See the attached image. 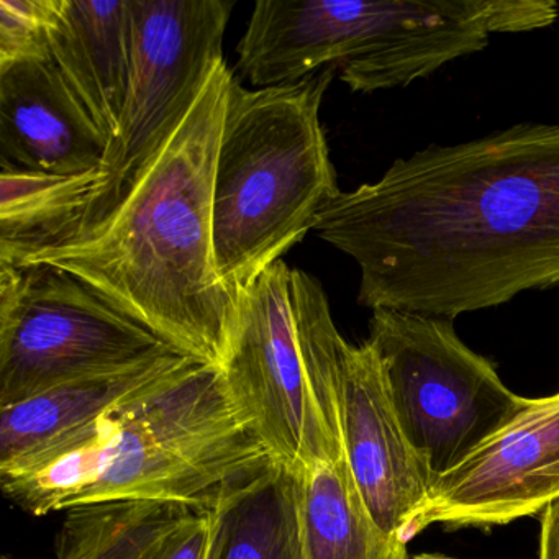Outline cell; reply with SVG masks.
Segmentation results:
<instances>
[{
	"label": "cell",
	"instance_id": "1",
	"mask_svg": "<svg viewBox=\"0 0 559 559\" xmlns=\"http://www.w3.org/2000/svg\"><path fill=\"white\" fill-rule=\"evenodd\" d=\"M313 230L359 267L372 310L456 319L559 284V122L399 158Z\"/></svg>",
	"mask_w": 559,
	"mask_h": 559
},
{
	"label": "cell",
	"instance_id": "2",
	"mask_svg": "<svg viewBox=\"0 0 559 559\" xmlns=\"http://www.w3.org/2000/svg\"><path fill=\"white\" fill-rule=\"evenodd\" d=\"M231 80L222 61L96 230L21 264L71 274L166 345L218 368L230 356L238 322V293L218 273L212 224Z\"/></svg>",
	"mask_w": 559,
	"mask_h": 559
},
{
	"label": "cell",
	"instance_id": "3",
	"mask_svg": "<svg viewBox=\"0 0 559 559\" xmlns=\"http://www.w3.org/2000/svg\"><path fill=\"white\" fill-rule=\"evenodd\" d=\"M270 457L224 369L195 359L2 471L0 484L15 506L37 516L106 500L212 503L225 484Z\"/></svg>",
	"mask_w": 559,
	"mask_h": 559
},
{
	"label": "cell",
	"instance_id": "4",
	"mask_svg": "<svg viewBox=\"0 0 559 559\" xmlns=\"http://www.w3.org/2000/svg\"><path fill=\"white\" fill-rule=\"evenodd\" d=\"M335 71L257 91L231 80L212 224L218 273L235 293L300 243L340 192L320 123Z\"/></svg>",
	"mask_w": 559,
	"mask_h": 559
},
{
	"label": "cell",
	"instance_id": "5",
	"mask_svg": "<svg viewBox=\"0 0 559 559\" xmlns=\"http://www.w3.org/2000/svg\"><path fill=\"white\" fill-rule=\"evenodd\" d=\"M340 335L319 281L284 261L238 290L224 374L274 460L306 471L345 457Z\"/></svg>",
	"mask_w": 559,
	"mask_h": 559
},
{
	"label": "cell",
	"instance_id": "6",
	"mask_svg": "<svg viewBox=\"0 0 559 559\" xmlns=\"http://www.w3.org/2000/svg\"><path fill=\"white\" fill-rule=\"evenodd\" d=\"M447 48L428 0H261L238 44L237 68L258 90L340 70L353 93L431 76Z\"/></svg>",
	"mask_w": 559,
	"mask_h": 559
},
{
	"label": "cell",
	"instance_id": "7",
	"mask_svg": "<svg viewBox=\"0 0 559 559\" xmlns=\"http://www.w3.org/2000/svg\"><path fill=\"white\" fill-rule=\"evenodd\" d=\"M368 342L378 353L402 430L433 483L525 405L492 362L457 336L451 320L372 310Z\"/></svg>",
	"mask_w": 559,
	"mask_h": 559
},
{
	"label": "cell",
	"instance_id": "8",
	"mask_svg": "<svg viewBox=\"0 0 559 559\" xmlns=\"http://www.w3.org/2000/svg\"><path fill=\"white\" fill-rule=\"evenodd\" d=\"M178 352L47 264H0V407Z\"/></svg>",
	"mask_w": 559,
	"mask_h": 559
},
{
	"label": "cell",
	"instance_id": "9",
	"mask_svg": "<svg viewBox=\"0 0 559 559\" xmlns=\"http://www.w3.org/2000/svg\"><path fill=\"white\" fill-rule=\"evenodd\" d=\"M234 8L227 0H132L129 93L99 186L74 240L110 217L140 171L188 116L215 68L225 61L224 35Z\"/></svg>",
	"mask_w": 559,
	"mask_h": 559
},
{
	"label": "cell",
	"instance_id": "10",
	"mask_svg": "<svg viewBox=\"0 0 559 559\" xmlns=\"http://www.w3.org/2000/svg\"><path fill=\"white\" fill-rule=\"evenodd\" d=\"M558 497L559 394L526 399L506 427L435 483L412 536L433 523L506 525Z\"/></svg>",
	"mask_w": 559,
	"mask_h": 559
},
{
	"label": "cell",
	"instance_id": "11",
	"mask_svg": "<svg viewBox=\"0 0 559 559\" xmlns=\"http://www.w3.org/2000/svg\"><path fill=\"white\" fill-rule=\"evenodd\" d=\"M342 414L343 450L369 513L385 533L408 542L435 483L402 430L368 340L346 345Z\"/></svg>",
	"mask_w": 559,
	"mask_h": 559
},
{
	"label": "cell",
	"instance_id": "12",
	"mask_svg": "<svg viewBox=\"0 0 559 559\" xmlns=\"http://www.w3.org/2000/svg\"><path fill=\"white\" fill-rule=\"evenodd\" d=\"M109 140L53 61L0 68V163L45 175L100 171Z\"/></svg>",
	"mask_w": 559,
	"mask_h": 559
},
{
	"label": "cell",
	"instance_id": "13",
	"mask_svg": "<svg viewBox=\"0 0 559 559\" xmlns=\"http://www.w3.org/2000/svg\"><path fill=\"white\" fill-rule=\"evenodd\" d=\"M212 503L126 499L73 507L55 538L57 559H214Z\"/></svg>",
	"mask_w": 559,
	"mask_h": 559
},
{
	"label": "cell",
	"instance_id": "14",
	"mask_svg": "<svg viewBox=\"0 0 559 559\" xmlns=\"http://www.w3.org/2000/svg\"><path fill=\"white\" fill-rule=\"evenodd\" d=\"M192 361L195 358L181 352L163 353L127 368L64 382L21 404L0 407V473L27 463Z\"/></svg>",
	"mask_w": 559,
	"mask_h": 559
},
{
	"label": "cell",
	"instance_id": "15",
	"mask_svg": "<svg viewBox=\"0 0 559 559\" xmlns=\"http://www.w3.org/2000/svg\"><path fill=\"white\" fill-rule=\"evenodd\" d=\"M51 60L110 145L132 78V0H63Z\"/></svg>",
	"mask_w": 559,
	"mask_h": 559
},
{
	"label": "cell",
	"instance_id": "16",
	"mask_svg": "<svg viewBox=\"0 0 559 559\" xmlns=\"http://www.w3.org/2000/svg\"><path fill=\"white\" fill-rule=\"evenodd\" d=\"M212 509L214 559H309L302 471L270 457L225 484Z\"/></svg>",
	"mask_w": 559,
	"mask_h": 559
},
{
	"label": "cell",
	"instance_id": "17",
	"mask_svg": "<svg viewBox=\"0 0 559 559\" xmlns=\"http://www.w3.org/2000/svg\"><path fill=\"white\" fill-rule=\"evenodd\" d=\"M100 171L45 175L0 163V264L70 243L80 234Z\"/></svg>",
	"mask_w": 559,
	"mask_h": 559
},
{
	"label": "cell",
	"instance_id": "18",
	"mask_svg": "<svg viewBox=\"0 0 559 559\" xmlns=\"http://www.w3.org/2000/svg\"><path fill=\"white\" fill-rule=\"evenodd\" d=\"M302 523L309 559H407V539L374 522L346 457L302 471Z\"/></svg>",
	"mask_w": 559,
	"mask_h": 559
},
{
	"label": "cell",
	"instance_id": "19",
	"mask_svg": "<svg viewBox=\"0 0 559 559\" xmlns=\"http://www.w3.org/2000/svg\"><path fill=\"white\" fill-rule=\"evenodd\" d=\"M63 0H0V68L51 60Z\"/></svg>",
	"mask_w": 559,
	"mask_h": 559
},
{
	"label": "cell",
	"instance_id": "20",
	"mask_svg": "<svg viewBox=\"0 0 559 559\" xmlns=\"http://www.w3.org/2000/svg\"><path fill=\"white\" fill-rule=\"evenodd\" d=\"M539 559H559V497L543 510Z\"/></svg>",
	"mask_w": 559,
	"mask_h": 559
},
{
	"label": "cell",
	"instance_id": "21",
	"mask_svg": "<svg viewBox=\"0 0 559 559\" xmlns=\"http://www.w3.org/2000/svg\"><path fill=\"white\" fill-rule=\"evenodd\" d=\"M2 559H11V558H2Z\"/></svg>",
	"mask_w": 559,
	"mask_h": 559
}]
</instances>
